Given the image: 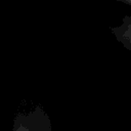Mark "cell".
<instances>
[]
</instances>
